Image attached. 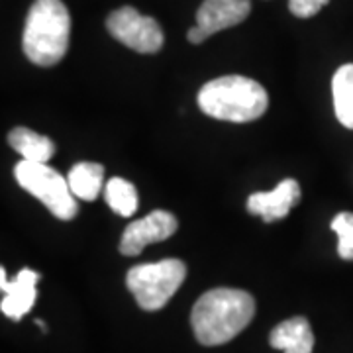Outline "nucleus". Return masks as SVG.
Here are the masks:
<instances>
[{
  "mask_svg": "<svg viewBox=\"0 0 353 353\" xmlns=\"http://www.w3.org/2000/svg\"><path fill=\"white\" fill-rule=\"evenodd\" d=\"M255 316V301L240 289H212L196 301L190 324L202 345H222L250 326Z\"/></svg>",
  "mask_w": 353,
  "mask_h": 353,
  "instance_id": "1",
  "label": "nucleus"
},
{
  "mask_svg": "<svg viewBox=\"0 0 353 353\" xmlns=\"http://www.w3.org/2000/svg\"><path fill=\"white\" fill-rule=\"evenodd\" d=\"M71 16L61 0H36L28 12L22 50L32 63L53 67L69 50Z\"/></svg>",
  "mask_w": 353,
  "mask_h": 353,
  "instance_id": "2",
  "label": "nucleus"
},
{
  "mask_svg": "<svg viewBox=\"0 0 353 353\" xmlns=\"http://www.w3.org/2000/svg\"><path fill=\"white\" fill-rule=\"evenodd\" d=\"M199 106L206 116L226 122H253L269 106V97L257 81L241 75L218 77L199 92Z\"/></svg>",
  "mask_w": 353,
  "mask_h": 353,
  "instance_id": "3",
  "label": "nucleus"
},
{
  "mask_svg": "<svg viewBox=\"0 0 353 353\" xmlns=\"http://www.w3.org/2000/svg\"><path fill=\"white\" fill-rule=\"evenodd\" d=\"M187 267L181 259H163L157 263L136 265L128 271L126 285L136 296L139 308L155 312L173 299L185 283Z\"/></svg>",
  "mask_w": 353,
  "mask_h": 353,
  "instance_id": "4",
  "label": "nucleus"
},
{
  "mask_svg": "<svg viewBox=\"0 0 353 353\" xmlns=\"http://www.w3.org/2000/svg\"><path fill=\"white\" fill-rule=\"evenodd\" d=\"M14 176L18 185L30 194L41 201L51 214L59 220H73L79 212L75 194L69 181L46 163L20 161L14 167Z\"/></svg>",
  "mask_w": 353,
  "mask_h": 353,
  "instance_id": "5",
  "label": "nucleus"
},
{
  "mask_svg": "<svg viewBox=\"0 0 353 353\" xmlns=\"http://www.w3.org/2000/svg\"><path fill=\"white\" fill-rule=\"evenodd\" d=\"M106 30L114 39L138 53H157L163 48V30L155 18L139 14L134 6H122L106 18Z\"/></svg>",
  "mask_w": 353,
  "mask_h": 353,
  "instance_id": "6",
  "label": "nucleus"
},
{
  "mask_svg": "<svg viewBox=\"0 0 353 353\" xmlns=\"http://www.w3.org/2000/svg\"><path fill=\"white\" fill-rule=\"evenodd\" d=\"M176 228H179V222L171 212L153 210L145 218L128 224L120 240V253L128 257H136L143 252L145 245L169 240L176 232Z\"/></svg>",
  "mask_w": 353,
  "mask_h": 353,
  "instance_id": "7",
  "label": "nucleus"
},
{
  "mask_svg": "<svg viewBox=\"0 0 353 353\" xmlns=\"http://www.w3.org/2000/svg\"><path fill=\"white\" fill-rule=\"evenodd\" d=\"M301 201V187L294 179L281 181L273 190L253 192L248 199V212L261 216L263 222H275L289 214Z\"/></svg>",
  "mask_w": 353,
  "mask_h": 353,
  "instance_id": "8",
  "label": "nucleus"
},
{
  "mask_svg": "<svg viewBox=\"0 0 353 353\" xmlns=\"http://www.w3.org/2000/svg\"><path fill=\"white\" fill-rule=\"evenodd\" d=\"M39 281V273L32 269H22L14 281L6 279V271L0 269V287L4 292V299L0 303L2 314L20 320L22 316L28 314L32 310V306L36 303V285Z\"/></svg>",
  "mask_w": 353,
  "mask_h": 353,
  "instance_id": "9",
  "label": "nucleus"
},
{
  "mask_svg": "<svg viewBox=\"0 0 353 353\" xmlns=\"http://www.w3.org/2000/svg\"><path fill=\"white\" fill-rule=\"evenodd\" d=\"M252 12L250 0H204L196 12V26L212 36L241 24Z\"/></svg>",
  "mask_w": 353,
  "mask_h": 353,
  "instance_id": "10",
  "label": "nucleus"
},
{
  "mask_svg": "<svg viewBox=\"0 0 353 353\" xmlns=\"http://www.w3.org/2000/svg\"><path fill=\"white\" fill-rule=\"evenodd\" d=\"M271 347L285 353H312L314 334L304 316L289 318L281 322L269 336Z\"/></svg>",
  "mask_w": 353,
  "mask_h": 353,
  "instance_id": "11",
  "label": "nucleus"
},
{
  "mask_svg": "<svg viewBox=\"0 0 353 353\" xmlns=\"http://www.w3.org/2000/svg\"><path fill=\"white\" fill-rule=\"evenodd\" d=\"M8 143L12 145L14 152L22 155L24 161L32 163H48L55 155V143L28 128H14L8 134Z\"/></svg>",
  "mask_w": 353,
  "mask_h": 353,
  "instance_id": "12",
  "label": "nucleus"
},
{
  "mask_svg": "<svg viewBox=\"0 0 353 353\" xmlns=\"http://www.w3.org/2000/svg\"><path fill=\"white\" fill-rule=\"evenodd\" d=\"M69 187L73 190L75 199L81 201H94L102 190V181H104V167L99 163L83 161L77 163L69 171Z\"/></svg>",
  "mask_w": 353,
  "mask_h": 353,
  "instance_id": "13",
  "label": "nucleus"
},
{
  "mask_svg": "<svg viewBox=\"0 0 353 353\" xmlns=\"http://www.w3.org/2000/svg\"><path fill=\"white\" fill-rule=\"evenodd\" d=\"M334 110L341 126L353 130V63H347L336 71L332 79Z\"/></svg>",
  "mask_w": 353,
  "mask_h": 353,
  "instance_id": "14",
  "label": "nucleus"
},
{
  "mask_svg": "<svg viewBox=\"0 0 353 353\" xmlns=\"http://www.w3.org/2000/svg\"><path fill=\"white\" fill-rule=\"evenodd\" d=\"M104 199L116 214L124 216V218L132 216L138 210V190L130 181L122 179V176H114L106 183Z\"/></svg>",
  "mask_w": 353,
  "mask_h": 353,
  "instance_id": "15",
  "label": "nucleus"
},
{
  "mask_svg": "<svg viewBox=\"0 0 353 353\" xmlns=\"http://www.w3.org/2000/svg\"><path fill=\"white\" fill-rule=\"evenodd\" d=\"M332 230L338 234V253L341 259L353 261V212H340L332 220Z\"/></svg>",
  "mask_w": 353,
  "mask_h": 353,
  "instance_id": "16",
  "label": "nucleus"
},
{
  "mask_svg": "<svg viewBox=\"0 0 353 353\" xmlns=\"http://www.w3.org/2000/svg\"><path fill=\"white\" fill-rule=\"evenodd\" d=\"M330 0H289V10L296 18H312L320 12Z\"/></svg>",
  "mask_w": 353,
  "mask_h": 353,
  "instance_id": "17",
  "label": "nucleus"
},
{
  "mask_svg": "<svg viewBox=\"0 0 353 353\" xmlns=\"http://www.w3.org/2000/svg\"><path fill=\"white\" fill-rule=\"evenodd\" d=\"M187 38H189L190 43H202L204 39L208 38V34L202 30L201 26H192L189 30V34H187Z\"/></svg>",
  "mask_w": 353,
  "mask_h": 353,
  "instance_id": "18",
  "label": "nucleus"
}]
</instances>
